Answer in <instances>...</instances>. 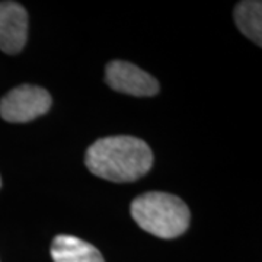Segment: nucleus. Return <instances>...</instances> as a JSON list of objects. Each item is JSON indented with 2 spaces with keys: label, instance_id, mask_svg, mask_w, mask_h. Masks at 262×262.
I'll return each mask as SVG.
<instances>
[{
  "label": "nucleus",
  "instance_id": "obj_1",
  "mask_svg": "<svg viewBox=\"0 0 262 262\" xmlns=\"http://www.w3.org/2000/svg\"><path fill=\"white\" fill-rule=\"evenodd\" d=\"M88 169L111 182H134L153 165V153L146 141L131 136H113L96 140L84 155Z\"/></svg>",
  "mask_w": 262,
  "mask_h": 262
},
{
  "label": "nucleus",
  "instance_id": "obj_2",
  "mask_svg": "<svg viewBox=\"0 0 262 262\" xmlns=\"http://www.w3.org/2000/svg\"><path fill=\"white\" fill-rule=\"evenodd\" d=\"M134 222L147 233L160 239H175L187 232L191 213L177 195L168 192H146L131 203Z\"/></svg>",
  "mask_w": 262,
  "mask_h": 262
},
{
  "label": "nucleus",
  "instance_id": "obj_3",
  "mask_svg": "<svg viewBox=\"0 0 262 262\" xmlns=\"http://www.w3.org/2000/svg\"><path fill=\"white\" fill-rule=\"evenodd\" d=\"M51 95L34 84L13 88L0 99V117L8 122H29L48 113Z\"/></svg>",
  "mask_w": 262,
  "mask_h": 262
},
{
  "label": "nucleus",
  "instance_id": "obj_4",
  "mask_svg": "<svg viewBox=\"0 0 262 262\" xmlns=\"http://www.w3.org/2000/svg\"><path fill=\"white\" fill-rule=\"evenodd\" d=\"M105 80L114 91L133 96H153L159 92V82L128 61L114 60L108 63Z\"/></svg>",
  "mask_w": 262,
  "mask_h": 262
},
{
  "label": "nucleus",
  "instance_id": "obj_5",
  "mask_svg": "<svg viewBox=\"0 0 262 262\" xmlns=\"http://www.w3.org/2000/svg\"><path fill=\"white\" fill-rule=\"evenodd\" d=\"M28 13L16 2H0V50L18 54L27 44Z\"/></svg>",
  "mask_w": 262,
  "mask_h": 262
},
{
  "label": "nucleus",
  "instance_id": "obj_6",
  "mask_svg": "<svg viewBox=\"0 0 262 262\" xmlns=\"http://www.w3.org/2000/svg\"><path fill=\"white\" fill-rule=\"evenodd\" d=\"M51 258L54 262H105L94 245L70 234H58L54 237Z\"/></svg>",
  "mask_w": 262,
  "mask_h": 262
},
{
  "label": "nucleus",
  "instance_id": "obj_7",
  "mask_svg": "<svg viewBox=\"0 0 262 262\" xmlns=\"http://www.w3.org/2000/svg\"><path fill=\"white\" fill-rule=\"evenodd\" d=\"M234 22L245 37L262 46V3L255 0L239 2L234 8Z\"/></svg>",
  "mask_w": 262,
  "mask_h": 262
},
{
  "label": "nucleus",
  "instance_id": "obj_8",
  "mask_svg": "<svg viewBox=\"0 0 262 262\" xmlns=\"http://www.w3.org/2000/svg\"><path fill=\"white\" fill-rule=\"evenodd\" d=\"M0 188H2V177H0Z\"/></svg>",
  "mask_w": 262,
  "mask_h": 262
}]
</instances>
